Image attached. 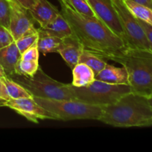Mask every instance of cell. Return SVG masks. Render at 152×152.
<instances>
[{
    "mask_svg": "<svg viewBox=\"0 0 152 152\" xmlns=\"http://www.w3.org/2000/svg\"><path fill=\"white\" fill-rule=\"evenodd\" d=\"M73 81L71 85L75 87H86L95 80V74L91 68L82 62L77 63L72 68Z\"/></svg>",
    "mask_w": 152,
    "mask_h": 152,
    "instance_id": "16",
    "label": "cell"
},
{
    "mask_svg": "<svg viewBox=\"0 0 152 152\" xmlns=\"http://www.w3.org/2000/svg\"><path fill=\"white\" fill-rule=\"evenodd\" d=\"M1 80L4 82V86H5L10 99H20V98L32 96V95L23 86L16 83L10 77L6 76V77H3Z\"/></svg>",
    "mask_w": 152,
    "mask_h": 152,
    "instance_id": "20",
    "label": "cell"
},
{
    "mask_svg": "<svg viewBox=\"0 0 152 152\" xmlns=\"http://www.w3.org/2000/svg\"><path fill=\"white\" fill-rule=\"evenodd\" d=\"M39 68V61L20 59L16 67V75L33 77Z\"/></svg>",
    "mask_w": 152,
    "mask_h": 152,
    "instance_id": "21",
    "label": "cell"
},
{
    "mask_svg": "<svg viewBox=\"0 0 152 152\" xmlns=\"http://www.w3.org/2000/svg\"><path fill=\"white\" fill-rule=\"evenodd\" d=\"M33 97L39 105L53 114L57 120H99L102 114V107L90 105L76 99H53Z\"/></svg>",
    "mask_w": 152,
    "mask_h": 152,
    "instance_id": "5",
    "label": "cell"
},
{
    "mask_svg": "<svg viewBox=\"0 0 152 152\" xmlns=\"http://www.w3.org/2000/svg\"><path fill=\"white\" fill-rule=\"evenodd\" d=\"M7 76V74H5V72H4V69H3L2 66L1 65V64H0V78L2 79L3 77H6Z\"/></svg>",
    "mask_w": 152,
    "mask_h": 152,
    "instance_id": "31",
    "label": "cell"
},
{
    "mask_svg": "<svg viewBox=\"0 0 152 152\" xmlns=\"http://www.w3.org/2000/svg\"><path fill=\"white\" fill-rule=\"evenodd\" d=\"M5 106L11 108L29 121L39 123L41 120H57L56 117L39 105L34 97H25L20 99H10L6 102Z\"/></svg>",
    "mask_w": 152,
    "mask_h": 152,
    "instance_id": "8",
    "label": "cell"
},
{
    "mask_svg": "<svg viewBox=\"0 0 152 152\" xmlns=\"http://www.w3.org/2000/svg\"><path fill=\"white\" fill-rule=\"evenodd\" d=\"M7 1H8L10 4H14V3H18L17 1H16V0H7ZM19 4V3H18Z\"/></svg>",
    "mask_w": 152,
    "mask_h": 152,
    "instance_id": "33",
    "label": "cell"
},
{
    "mask_svg": "<svg viewBox=\"0 0 152 152\" xmlns=\"http://www.w3.org/2000/svg\"><path fill=\"white\" fill-rule=\"evenodd\" d=\"M10 3L7 0H0V25L9 29L10 23Z\"/></svg>",
    "mask_w": 152,
    "mask_h": 152,
    "instance_id": "24",
    "label": "cell"
},
{
    "mask_svg": "<svg viewBox=\"0 0 152 152\" xmlns=\"http://www.w3.org/2000/svg\"><path fill=\"white\" fill-rule=\"evenodd\" d=\"M95 80L109 84L129 85V75L126 68L115 67L108 63L102 71L95 75Z\"/></svg>",
    "mask_w": 152,
    "mask_h": 152,
    "instance_id": "14",
    "label": "cell"
},
{
    "mask_svg": "<svg viewBox=\"0 0 152 152\" xmlns=\"http://www.w3.org/2000/svg\"><path fill=\"white\" fill-rule=\"evenodd\" d=\"M124 66L129 75V86L132 92L152 96V51L128 48L115 61Z\"/></svg>",
    "mask_w": 152,
    "mask_h": 152,
    "instance_id": "3",
    "label": "cell"
},
{
    "mask_svg": "<svg viewBox=\"0 0 152 152\" xmlns=\"http://www.w3.org/2000/svg\"><path fill=\"white\" fill-rule=\"evenodd\" d=\"M39 50L38 48V40L21 54V59H28V60L39 61Z\"/></svg>",
    "mask_w": 152,
    "mask_h": 152,
    "instance_id": "25",
    "label": "cell"
},
{
    "mask_svg": "<svg viewBox=\"0 0 152 152\" xmlns=\"http://www.w3.org/2000/svg\"><path fill=\"white\" fill-rule=\"evenodd\" d=\"M0 98L5 99L7 101L10 99V97L9 96L5 86H4V82L2 81L1 78H0Z\"/></svg>",
    "mask_w": 152,
    "mask_h": 152,
    "instance_id": "29",
    "label": "cell"
},
{
    "mask_svg": "<svg viewBox=\"0 0 152 152\" xmlns=\"http://www.w3.org/2000/svg\"><path fill=\"white\" fill-rule=\"evenodd\" d=\"M10 23L9 30L14 40L23 36L37 33L32 17L28 16V10L22 7L18 3L10 4Z\"/></svg>",
    "mask_w": 152,
    "mask_h": 152,
    "instance_id": "10",
    "label": "cell"
},
{
    "mask_svg": "<svg viewBox=\"0 0 152 152\" xmlns=\"http://www.w3.org/2000/svg\"><path fill=\"white\" fill-rule=\"evenodd\" d=\"M67 1L78 13L91 17H96L89 4L88 0H67Z\"/></svg>",
    "mask_w": 152,
    "mask_h": 152,
    "instance_id": "22",
    "label": "cell"
},
{
    "mask_svg": "<svg viewBox=\"0 0 152 152\" xmlns=\"http://www.w3.org/2000/svg\"><path fill=\"white\" fill-rule=\"evenodd\" d=\"M39 34L38 48L40 53L46 55L50 53H55L62 42V39L48 35L37 29Z\"/></svg>",
    "mask_w": 152,
    "mask_h": 152,
    "instance_id": "17",
    "label": "cell"
},
{
    "mask_svg": "<svg viewBox=\"0 0 152 152\" xmlns=\"http://www.w3.org/2000/svg\"><path fill=\"white\" fill-rule=\"evenodd\" d=\"M112 2L124 31L128 47L150 50L148 42L138 19L128 9L123 0H112Z\"/></svg>",
    "mask_w": 152,
    "mask_h": 152,
    "instance_id": "7",
    "label": "cell"
},
{
    "mask_svg": "<svg viewBox=\"0 0 152 152\" xmlns=\"http://www.w3.org/2000/svg\"><path fill=\"white\" fill-rule=\"evenodd\" d=\"M38 39L39 34L37 32L35 33V34H28V35L23 36V37H20L18 39L15 40V43H16L18 49L20 51L21 54H22V53H23L28 48L31 47L36 41H37Z\"/></svg>",
    "mask_w": 152,
    "mask_h": 152,
    "instance_id": "23",
    "label": "cell"
},
{
    "mask_svg": "<svg viewBox=\"0 0 152 152\" xmlns=\"http://www.w3.org/2000/svg\"><path fill=\"white\" fill-rule=\"evenodd\" d=\"M38 30L45 34L62 39L73 34L69 24L64 18V16L61 14V13H59V14L53 20L45 25L44 27H40Z\"/></svg>",
    "mask_w": 152,
    "mask_h": 152,
    "instance_id": "15",
    "label": "cell"
},
{
    "mask_svg": "<svg viewBox=\"0 0 152 152\" xmlns=\"http://www.w3.org/2000/svg\"><path fill=\"white\" fill-rule=\"evenodd\" d=\"M34 20L38 22L40 27H44L55 19L60 11L48 0H37L31 10H28Z\"/></svg>",
    "mask_w": 152,
    "mask_h": 152,
    "instance_id": "12",
    "label": "cell"
},
{
    "mask_svg": "<svg viewBox=\"0 0 152 152\" xmlns=\"http://www.w3.org/2000/svg\"><path fill=\"white\" fill-rule=\"evenodd\" d=\"M60 13L69 24L72 35L84 50L97 55L105 60L115 62L129 47L96 17L86 16L76 11L67 0H59Z\"/></svg>",
    "mask_w": 152,
    "mask_h": 152,
    "instance_id": "1",
    "label": "cell"
},
{
    "mask_svg": "<svg viewBox=\"0 0 152 152\" xmlns=\"http://www.w3.org/2000/svg\"><path fill=\"white\" fill-rule=\"evenodd\" d=\"M70 87L76 99L101 107L114 103L125 94L132 92L129 85L109 84L97 80L86 87L77 88L71 84Z\"/></svg>",
    "mask_w": 152,
    "mask_h": 152,
    "instance_id": "6",
    "label": "cell"
},
{
    "mask_svg": "<svg viewBox=\"0 0 152 152\" xmlns=\"http://www.w3.org/2000/svg\"><path fill=\"white\" fill-rule=\"evenodd\" d=\"M14 41L10 30L2 25H0V49L9 45Z\"/></svg>",
    "mask_w": 152,
    "mask_h": 152,
    "instance_id": "26",
    "label": "cell"
},
{
    "mask_svg": "<svg viewBox=\"0 0 152 152\" xmlns=\"http://www.w3.org/2000/svg\"><path fill=\"white\" fill-rule=\"evenodd\" d=\"M10 78L23 86L34 97L53 99H75L70 84H64L53 80L40 66L33 77L14 75Z\"/></svg>",
    "mask_w": 152,
    "mask_h": 152,
    "instance_id": "4",
    "label": "cell"
},
{
    "mask_svg": "<svg viewBox=\"0 0 152 152\" xmlns=\"http://www.w3.org/2000/svg\"><path fill=\"white\" fill-rule=\"evenodd\" d=\"M22 7L26 9L27 10H30L34 7L37 3V0H16Z\"/></svg>",
    "mask_w": 152,
    "mask_h": 152,
    "instance_id": "28",
    "label": "cell"
},
{
    "mask_svg": "<svg viewBox=\"0 0 152 152\" xmlns=\"http://www.w3.org/2000/svg\"><path fill=\"white\" fill-rule=\"evenodd\" d=\"M148 99H149V102H150V104H151V106H152V96H151V97L148 98Z\"/></svg>",
    "mask_w": 152,
    "mask_h": 152,
    "instance_id": "34",
    "label": "cell"
},
{
    "mask_svg": "<svg viewBox=\"0 0 152 152\" xmlns=\"http://www.w3.org/2000/svg\"><path fill=\"white\" fill-rule=\"evenodd\" d=\"M99 120L114 127L152 126V106L148 97L130 92L102 107Z\"/></svg>",
    "mask_w": 152,
    "mask_h": 152,
    "instance_id": "2",
    "label": "cell"
},
{
    "mask_svg": "<svg viewBox=\"0 0 152 152\" xmlns=\"http://www.w3.org/2000/svg\"><path fill=\"white\" fill-rule=\"evenodd\" d=\"M84 50L78 40L73 35L62 39L56 53H59L67 65L72 69L79 63L82 52Z\"/></svg>",
    "mask_w": 152,
    "mask_h": 152,
    "instance_id": "11",
    "label": "cell"
},
{
    "mask_svg": "<svg viewBox=\"0 0 152 152\" xmlns=\"http://www.w3.org/2000/svg\"><path fill=\"white\" fill-rule=\"evenodd\" d=\"M123 1L131 13L137 19L144 21L152 25V8L132 0H123Z\"/></svg>",
    "mask_w": 152,
    "mask_h": 152,
    "instance_id": "18",
    "label": "cell"
},
{
    "mask_svg": "<svg viewBox=\"0 0 152 152\" xmlns=\"http://www.w3.org/2000/svg\"><path fill=\"white\" fill-rule=\"evenodd\" d=\"M21 59V53L15 41L0 49V64L7 77L16 75V67Z\"/></svg>",
    "mask_w": 152,
    "mask_h": 152,
    "instance_id": "13",
    "label": "cell"
},
{
    "mask_svg": "<svg viewBox=\"0 0 152 152\" xmlns=\"http://www.w3.org/2000/svg\"><path fill=\"white\" fill-rule=\"evenodd\" d=\"M88 2L96 18L126 42L124 31L112 0H88Z\"/></svg>",
    "mask_w": 152,
    "mask_h": 152,
    "instance_id": "9",
    "label": "cell"
},
{
    "mask_svg": "<svg viewBox=\"0 0 152 152\" xmlns=\"http://www.w3.org/2000/svg\"><path fill=\"white\" fill-rule=\"evenodd\" d=\"M138 22L142 27L144 33H145V35L146 37L147 40H148V44H149L150 50L152 51V25L144 22V21L140 20V19H138Z\"/></svg>",
    "mask_w": 152,
    "mask_h": 152,
    "instance_id": "27",
    "label": "cell"
},
{
    "mask_svg": "<svg viewBox=\"0 0 152 152\" xmlns=\"http://www.w3.org/2000/svg\"><path fill=\"white\" fill-rule=\"evenodd\" d=\"M132 1L139 3V4H143V5L148 6V7L152 8V0H132Z\"/></svg>",
    "mask_w": 152,
    "mask_h": 152,
    "instance_id": "30",
    "label": "cell"
},
{
    "mask_svg": "<svg viewBox=\"0 0 152 152\" xmlns=\"http://www.w3.org/2000/svg\"><path fill=\"white\" fill-rule=\"evenodd\" d=\"M79 62H82V63H85L86 65H87L89 68H91L95 75H96L99 71H102L107 65V62L105 59L86 50H83L82 52Z\"/></svg>",
    "mask_w": 152,
    "mask_h": 152,
    "instance_id": "19",
    "label": "cell"
},
{
    "mask_svg": "<svg viewBox=\"0 0 152 152\" xmlns=\"http://www.w3.org/2000/svg\"><path fill=\"white\" fill-rule=\"evenodd\" d=\"M6 102H7V100H5V99L0 98V107L5 106Z\"/></svg>",
    "mask_w": 152,
    "mask_h": 152,
    "instance_id": "32",
    "label": "cell"
}]
</instances>
